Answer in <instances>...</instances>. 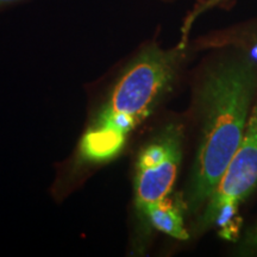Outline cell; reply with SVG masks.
<instances>
[{"instance_id": "ba28073f", "label": "cell", "mask_w": 257, "mask_h": 257, "mask_svg": "<svg viewBox=\"0 0 257 257\" xmlns=\"http://www.w3.org/2000/svg\"><path fill=\"white\" fill-rule=\"evenodd\" d=\"M219 2H221V0H208V2L206 3V4H205L204 6H202V8H201V9H199V10H198V11H197V12H195V14H194V15H193V17H192V18H194V17H195V16H198L199 14H200V12H202V11H204V10H206V9H208V8H211V6H213V5H216V4H218V3H219ZM192 21H193V19H192ZM192 21H191V19H189V22H188V23H187V25H188V27H189V25H191V23H192Z\"/></svg>"}, {"instance_id": "3957f363", "label": "cell", "mask_w": 257, "mask_h": 257, "mask_svg": "<svg viewBox=\"0 0 257 257\" xmlns=\"http://www.w3.org/2000/svg\"><path fill=\"white\" fill-rule=\"evenodd\" d=\"M257 188V100L250 111L245 133L213 194L204 206L197 226L230 230L238 208Z\"/></svg>"}, {"instance_id": "277c9868", "label": "cell", "mask_w": 257, "mask_h": 257, "mask_svg": "<svg viewBox=\"0 0 257 257\" xmlns=\"http://www.w3.org/2000/svg\"><path fill=\"white\" fill-rule=\"evenodd\" d=\"M182 126L168 123L141 147L134 173V204L138 219L148 207L169 197L182 159Z\"/></svg>"}, {"instance_id": "7a4b0ae2", "label": "cell", "mask_w": 257, "mask_h": 257, "mask_svg": "<svg viewBox=\"0 0 257 257\" xmlns=\"http://www.w3.org/2000/svg\"><path fill=\"white\" fill-rule=\"evenodd\" d=\"M257 73L249 61L221 63L200 92L201 133L186 194L192 212L205 206L236 153L250 115Z\"/></svg>"}, {"instance_id": "6da1fadb", "label": "cell", "mask_w": 257, "mask_h": 257, "mask_svg": "<svg viewBox=\"0 0 257 257\" xmlns=\"http://www.w3.org/2000/svg\"><path fill=\"white\" fill-rule=\"evenodd\" d=\"M179 61L180 49L163 50L152 44L127 63L92 110L73 153L56 168L50 188L55 200H64L89 173L120 156L134 131L172 89Z\"/></svg>"}, {"instance_id": "52a82bcc", "label": "cell", "mask_w": 257, "mask_h": 257, "mask_svg": "<svg viewBox=\"0 0 257 257\" xmlns=\"http://www.w3.org/2000/svg\"><path fill=\"white\" fill-rule=\"evenodd\" d=\"M245 244L249 246V248L257 249V224L255 227H252L251 231H250L248 237H246Z\"/></svg>"}, {"instance_id": "5b68a950", "label": "cell", "mask_w": 257, "mask_h": 257, "mask_svg": "<svg viewBox=\"0 0 257 257\" xmlns=\"http://www.w3.org/2000/svg\"><path fill=\"white\" fill-rule=\"evenodd\" d=\"M140 220L142 224L149 225L157 231L172 236L173 238L180 240H187L189 238L180 207L169 197L148 207Z\"/></svg>"}, {"instance_id": "8992f818", "label": "cell", "mask_w": 257, "mask_h": 257, "mask_svg": "<svg viewBox=\"0 0 257 257\" xmlns=\"http://www.w3.org/2000/svg\"><path fill=\"white\" fill-rule=\"evenodd\" d=\"M30 2H32V0H0V14L8 11L10 9L17 8L19 5L27 4V3Z\"/></svg>"}]
</instances>
